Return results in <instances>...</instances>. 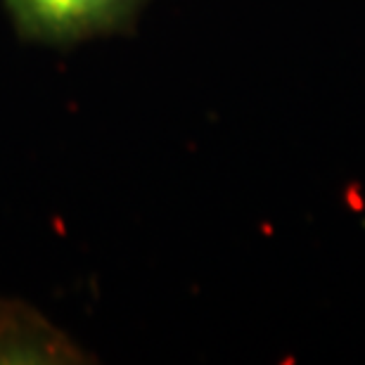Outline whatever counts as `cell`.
<instances>
[{"label": "cell", "mask_w": 365, "mask_h": 365, "mask_svg": "<svg viewBox=\"0 0 365 365\" xmlns=\"http://www.w3.org/2000/svg\"><path fill=\"white\" fill-rule=\"evenodd\" d=\"M26 38L76 43L126 29L145 0H3Z\"/></svg>", "instance_id": "1"}, {"label": "cell", "mask_w": 365, "mask_h": 365, "mask_svg": "<svg viewBox=\"0 0 365 365\" xmlns=\"http://www.w3.org/2000/svg\"><path fill=\"white\" fill-rule=\"evenodd\" d=\"M88 354L24 302L0 299V363H86Z\"/></svg>", "instance_id": "2"}]
</instances>
